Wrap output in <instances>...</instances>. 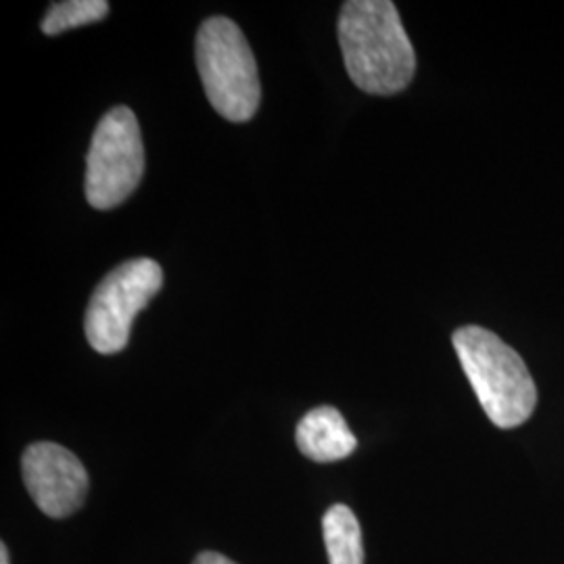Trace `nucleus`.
<instances>
[{"mask_svg": "<svg viewBox=\"0 0 564 564\" xmlns=\"http://www.w3.org/2000/svg\"><path fill=\"white\" fill-rule=\"evenodd\" d=\"M109 15V2L105 0H67L55 2L42 20V32L48 36L63 34L67 30L90 25Z\"/></svg>", "mask_w": 564, "mask_h": 564, "instance_id": "9", "label": "nucleus"}, {"mask_svg": "<svg viewBox=\"0 0 564 564\" xmlns=\"http://www.w3.org/2000/svg\"><path fill=\"white\" fill-rule=\"evenodd\" d=\"M163 284L162 265L149 258L130 260L111 270L95 289L84 330L99 354H118L130 339V328Z\"/></svg>", "mask_w": 564, "mask_h": 564, "instance_id": "5", "label": "nucleus"}, {"mask_svg": "<svg viewBox=\"0 0 564 564\" xmlns=\"http://www.w3.org/2000/svg\"><path fill=\"white\" fill-rule=\"evenodd\" d=\"M324 545L330 564H364L362 529L345 505L330 506L323 519Z\"/></svg>", "mask_w": 564, "mask_h": 564, "instance_id": "8", "label": "nucleus"}, {"mask_svg": "<svg viewBox=\"0 0 564 564\" xmlns=\"http://www.w3.org/2000/svg\"><path fill=\"white\" fill-rule=\"evenodd\" d=\"M144 174L141 126L132 109L113 107L99 121L86 158V199L95 209L126 202Z\"/></svg>", "mask_w": 564, "mask_h": 564, "instance_id": "4", "label": "nucleus"}, {"mask_svg": "<svg viewBox=\"0 0 564 564\" xmlns=\"http://www.w3.org/2000/svg\"><path fill=\"white\" fill-rule=\"evenodd\" d=\"M21 473L32 500L51 519L74 514L88 496V473L76 454L63 445H30L21 458Z\"/></svg>", "mask_w": 564, "mask_h": 564, "instance_id": "6", "label": "nucleus"}, {"mask_svg": "<svg viewBox=\"0 0 564 564\" xmlns=\"http://www.w3.org/2000/svg\"><path fill=\"white\" fill-rule=\"evenodd\" d=\"M339 44L349 78L368 95H398L414 78L416 53L389 0L345 2Z\"/></svg>", "mask_w": 564, "mask_h": 564, "instance_id": "1", "label": "nucleus"}, {"mask_svg": "<svg viewBox=\"0 0 564 564\" xmlns=\"http://www.w3.org/2000/svg\"><path fill=\"white\" fill-rule=\"evenodd\" d=\"M297 447L314 463H337L351 456L358 447L356 435L349 431L341 412L333 405L310 410L297 424Z\"/></svg>", "mask_w": 564, "mask_h": 564, "instance_id": "7", "label": "nucleus"}, {"mask_svg": "<svg viewBox=\"0 0 564 564\" xmlns=\"http://www.w3.org/2000/svg\"><path fill=\"white\" fill-rule=\"evenodd\" d=\"M197 67L214 109L226 120L249 121L262 99L256 57L239 25L228 18L203 21L197 34Z\"/></svg>", "mask_w": 564, "mask_h": 564, "instance_id": "3", "label": "nucleus"}, {"mask_svg": "<svg viewBox=\"0 0 564 564\" xmlns=\"http://www.w3.org/2000/svg\"><path fill=\"white\" fill-rule=\"evenodd\" d=\"M452 343L487 419L500 429L527 423L538 403V389L523 358L481 326L458 328Z\"/></svg>", "mask_w": 564, "mask_h": 564, "instance_id": "2", "label": "nucleus"}, {"mask_svg": "<svg viewBox=\"0 0 564 564\" xmlns=\"http://www.w3.org/2000/svg\"><path fill=\"white\" fill-rule=\"evenodd\" d=\"M0 564H11L9 563V550L4 544H0Z\"/></svg>", "mask_w": 564, "mask_h": 564, "instance_id": "11", "label": "nucleus"}, {"mask_svg": "<svg viewBox=\"0 0 564 564\" xmlns=\"http://www.w3.org/2000/svg\"><path fill=\"white\" fill-rule=\"evenodd\" d=\"M193 564H237L232 563L230 558H226L223 554H218V552H202L197 558H195V563Z\"/></svg>", "mask_w": 564, "mask_h": 564, "instance_id": "10", "label": "nucleus"}]
</instances>
